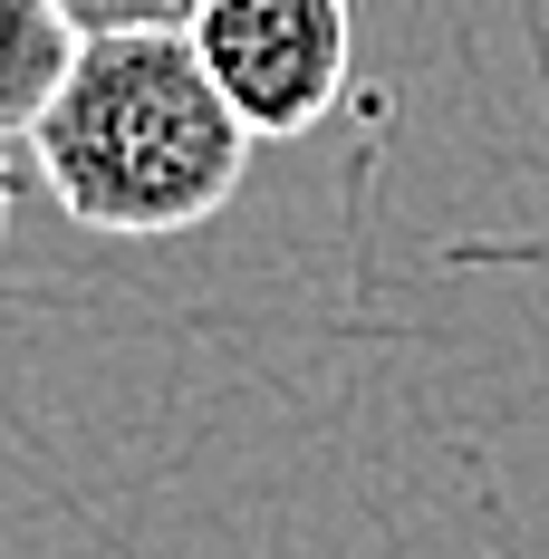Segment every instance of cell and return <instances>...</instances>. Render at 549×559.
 <instances>
[{
    "label": "cell",
    "mask_w": 549,
    "mask_h": 559,
    "mask_svg": "<svg viewBox=\"0 0 549 559\" xmlns=\"http://www.w3.org/2000/svg\"><path fill=\"white\" fill-rule=\"evenodd\" d=\"M20 145L77 231L174 241L241 193L261 135L231 116L183 29H97L68 49Z\"/></svg>",
    "instance_id": "obj_1"
},
{
    "label": "cell",
    "mask_w": 549,
    "mask_h": 559,
    "mask_svg": "<svg viewBox=\"0 0 549 559\" xmlns=\"http://www.w3.org/2000/svg\"><path fill=\"white\" fill-rule=\"evenodd\" d=\"M213 87L251 135H309L347 107L357 78V10L347 0H203L183 29Z\"/></svg>",
    "instance_id": "obj_2"
},
{
    "label": "cell",
    "mask_w": 549,
    "mask_h": 559,
    "mask_svg": "<svg viewBox=\"0 0 549 559\" xmlns=\"http://www.w3.org/2000/svg\"><path fill=\"white\" fill-rule=\"evenodd\" d=\"M68 49H77V29L58 20V0H0V145L29 135V116L58 87Z\"/></svg>",
    "instance_id": "obj_3"
},
{
    "label": "cell",
    "mask_w": 549,
    "mask_h": 559,
    "mask_svg": "<svg viewBox=\"0 0 549 559\" xmlns=\"http://www.w3.org/2000/svg\"><path fill=\"white\" fill-rule=\"evenodd\" d=\"M193 10L203 0H58V20L77 39H97V29H193Z\"/></svg>",
    "instance_id": "obj_4"
},
{
    "label": "cell",
    "mask_w": 549,
    "mask_h": 559,
    "mask_svg": "<svg viewBox=\"0 0 549 559\" xmlns=\"http://www.w3.org/2000/svg\"><path fill=\"white\" fill-rule=\"evenodd\" d=\"M10 213H20V165H10V145H0V241H10Z\"/></svg>",
    "instance_id": "obj_5"
}]
</instances>
